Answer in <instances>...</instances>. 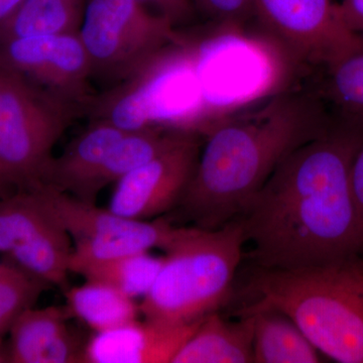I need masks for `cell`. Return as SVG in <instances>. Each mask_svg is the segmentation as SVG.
Returning <instances> with one entry per match:
<instances>
[{"label":"cell","mask_w":363,"mask_h":363,"mask_svg":"<svg viewBox=\"0 0 363 363\" xmlns=\"http://www.w3.org/2000/svg\"><path fill=\"white\" fill-rule=\"evenodd\" d=\"M362 136L363 128L333 121L277 167L238 217L259 269L363 259V219L350 185Z\"/></svg>","instance_id":"1"},{"label":"cell","mask_w":363,"mask_h":363,"mask_svg":"<svg viewBox=\"0 0 363 363\" xmlns=\"http://www.w3.org/2000/svg\"><path fill=\"white\" fill-rule=\"evenodd\" d=\"M332 118L316 93L288 91L207 128V138L176 208L196 227L216 229L240 217L277 167L316 138Z\"/></svg>","instance_id":"2"},{"label":"cell","mask_w":363,"mask_h":363,"mask_svg":"<svg viewBox=\"0 0 363 363\" xmlns=\"http://www.w3.org/2000/svg\"><path fill=\"white\" fill-rule=\"evenodd\" d=\"M253 307L293 320L320 353L363 363V259L293 269H259Z\"/></svg>","instance_id":"3"},{"label":"cell","mask_w":363,"mask_h":363,"mask_svg":"<svg viewBox=\"0 0 363 363\" xmlns=\"http://www.w3.org/2000/svg\"><path fill=\"white\" fill-rule=\"evenodd\" d=\"M245 245L238 218L216 229L182 227L140 304L143 317L187 323L216 312L230 294Z\"/></svg>","instance_id":"4"},{"label":"cell","mask_w":363,"mask_h":363,"mask_svg":"<svg viewBox=\"0 0 363 363\" xmlns=\"http://www.w3.org/2000/svg\"><path fill=\"white\" fill-rule=\"evenodd\" d=\"M79 37L92 82L107 90L140 77L186 43L180 28L136 0H87Z\"/></svg>","instance_id":"5"},{"label":"cell","mask_w":363,"mask_h":363,"mask_svg":"<svg viewBox=\"0 0 363 363\" xmlns=\"http://www.w3.org/2000/svg\"><path fill=\"white\" fill-rule=\"evenodd\" d=\"M81 112L0 68V187L4 196L39 187L52 149Z\"/></svg>","instance_id":"6"},{"label":"cell","mask_w":363,"mask_h":363,"mask_svg":"<svg viewBox=\"0 0 363 363\" xmlns=\"http://www.w3.org/2000/svg\"><path fill=\"white\" fill-rule=\"evenodd\" d=\"M37 189L73 241L70 272L86 262L149 252L155 248L164 252L181 231L182 227L166 219L128 218L45 186Z\"/></svg>","instance_id":"7"},{"label":"cell","mask_w":363,"mask_h":363,"mask_svg":"<svg viewBox=\"0 0 363 363\" xmlns=\"http://www.w3.org/2000/svg\"><path fill=\"white\" fill-rule=\"evenodd\" d=\"M72 240L38 189L0 198V255L47 285L63 286Z\"/></svg>","instance_id":"8"},{"label":"cell","mask_w":363,"mask_h":363,"mask_svg":"<svg viewBox=\"0 0 363 363\" xmlns=\"http://www.w3.org/2000/svg\"><path fill=\"white\" fill-rule=\"evenodd\" d=\"M252 7L253 21L301 65L322 70L363 42L344 26L333 0H252Z\"/></svg>","instance_id":"9"},{"label":"cell","mask_w":363,"mask_h":363,"mask_svg":"<svg viewBox=\"0 0 363 363\" xmlns=\"http://www.w3.org/2000/svg\"><path fill=\"white\" fill-rule=\"evenodd\" d=\"M0 68L87 114L96 97L79 33L0 40Z\"/></svg>","instance_id":"10"},{"label":"cell","mask_w":363,"mask_h":363,"mask_svg":"<svg viewBox=\"0 0 363 363\" xmlns=\"http://www.w3.org/2000/svg\"><path fill=\"white\" fill-rule=\"evenodd\" d=\"M198 133L133 169L116 183L108 209L128 218L150 220L180 201L199 160Z\"/></svg>","instance_id":"11"},{"label":"cell","mask_w":363,"mask_h":363,"mask_svg":"<svg viewBox=\"0 0 363 363\" xmlns=\"http://www.w3.org/2000/svg\"><path fill=\"white\" fill-rule=\"evenodd\" d=\"M201 321L173 323L145 318L97 332L86 343L84 362L172 363Z\"/></svg>","instance_id":"12"},{"label":"cell","mask_w":363,"mask_h":363,"mask_svg":"<svg viewBox=\"0 0 363 363\" xmlns=\"http://www.w3.org/2000/svg\"><path fill=\"white\" fill-rule=\"evenodd\" d=\"M66 307L30 308L7 334L4 362H84L85 344L68 325Z\"/></svg>","instance_id":"13"},{"label":"cell","mask_w":363,"mask_h":363,"mask_svg":"<svg viewBox=\"0 0 363 363\" xmlns=\"http://www.w3.org/2000/svg\"><path fill=\"white\" fill-rule=\"evenodd\" d=\"M126 130L106 119H92L89 125L52 157L40 186H45L87 202H96L94 184L113 145Z\"/></svg>","instance_id":"14"},{"label":"cell","mask_w":363,"mask_h":363,"mask_svg":"<svg viewBox=\"0 0 363 363\" xmlns=\"http://www.w3.org/2000/svg\"><path fill=\"white\" fill-rule=\"evenodd\" d=\"M255 314L243 312L238 321L213 312L203 318L172 363L253 362Z\"/></svg>","instance_id":"15"},{"label":"cell","mask_w":363,"mask_h":363,"mask_svg":"<svg viewBox=\"0 0 363 363\" xmlns=\"http://www.w3.org/2000/svg\"><path fill=\"white\" fill-rule=\"evenodd\" d=\"M255 314L252 357L257 363H318L317 348L291 318L272 308L250 306Z\"/></svg>","instance_id":"16"},{"label":"cell","mask_w":363,"mask_h":363,"mask_svg":"<svg viewBox=\"0 0 363 363\" xmlns=\"http://www.w3.org/2000/svg\"><path fill=\"white\" fill-rule=\"evenodd\" d=\"M87 0H23L2 25L0 40L79 33Z\"/></svg>","instance_id":"17"},{"label":"cell","mask_w":363,"mask_h":363,"mask_svg":"<svg viewBox=\"0 0 363 363\" xmlns=\"http://www.w3.org/2000/svg\"><path fill=\"white\" fill-rule=\"evenodd\" d=\"M65 297L70 318H76L94 333L138 319L140 313L135 298L98 281H86L69 289Z\"/></svg>","instance_id":"18"},{"label":"cell","mask_w":363,"mask_h":363,"mask_svg":"<svg viewBox=\"0 0 363 363\" xmlns=\"http://www.w3.org/2000/svg\"><path fill=\"white\" fill-rule=\"evenodd\" d=\"M320 71L316 94L332 118L363 128V43Z\"/></svg>","instance_id":"19"},{"label":"cell","mask_w":363,"mask_h":363,"mask_svg":"<svg viewBox=\"0 0 363 363\" xmlns=\"http://www.w3.org/2000/svg\"><path fill=\"white\" fill-rule=\"evenodd\" d=\"M162 257L149 252L123 255L114 259L86 262L73 267L72 272L86 281H98L116 289L128 297H145L162 266Z\"/></svg>","instance_id":"20"},{"label":"cell","mask_w":363,"mask_h":363,"mask_svg":"<svg viewBox=\"0 0 363 363\" xmlns=\"http://www.w3.org/2000/svg\"><path fill=\"white\" fill-rule=\"evenodd\" d=\"M47 284L13 262H0V362L7 334L26 310L35 307Z\"/></svg>","instance_id":"21"},{"label":"cell","mask_w":363,"mask_h":363,"mask_svg":"<svg viewBox=\"0 0 363 363\" xmlns=\"http://www.w3.org/2000/svg\"><path fill=\"white\" fill-rule=\"evenodd\" d=\"M197 13L226 30H240L253 21L252 0H193Z\"/></svg>","instance_id":"22"},{"label":"cell","mask_w":363,"mask_h":363,"mask_svg":"<svg viewBox=\"0 0 363 363\" xmlns=\"http://www.w3.org/2000/svg\"><path fill=\"white\" fill-rule=\"evenodd\" d=\"M154 13L164 16L174 26L180 28L192 23L197 16V9L193 0H136Z\"/></svg>","instance_id":"23"},{"label":"cell","mask_w":363,"mask_h":363,"mask_svg":"<svg viewBox=\"0 0 363 363\" xmlns=\"http://www.w3.org/2000/svg\"><path fill=\"white\" fill-rule=\"evenodd\" d=\"M338 11L346 28L363 40V0H342Z\"/></svg>","instance_id":"24"},{"label":"cell","mask_w":363,"mask_h":363,"mask_svg":"<svg viewBox=\"0 0 363 363\" xmlns=\"http://www.w3.org/2000/svg\"><path fill=\"white\" fill-rule=\"evenodd\" d=\"M350 185L353 197L363 219V136L351 161Z\"/></svg>","instance_id":"25"},{"label":"cell","mask_w":363,"mask_h":363,"mask_svg":"<svg viewBox=\"0 0 363 363\" xmlns=\"http://www.w3.org/2000/svg\"><path fill=\"white\" fill-rule=\"evenodd\" d=\"M23 2V0H0V25H2Z\"/></svg>","instance_id":"26"},{"label":"cell","mask_w":363,"mask_h":363,"mask_svg":"<svg viewBox=\"0 0 363 363\" xmlns=\"http://www.w3.org/2000/svg\"><path fill=\"white\" fill-rule=\"evenodd\" d=\"M4 197V191H2L1 187H0V198Z\"/></svg>","instance_id":"27"}]
</instances>
